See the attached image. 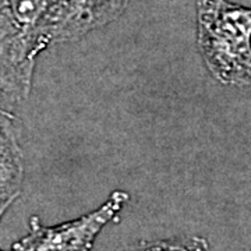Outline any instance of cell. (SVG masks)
Returning a JSON list of instances; mask_svg holds the SVG:
<instances>
[{
    "label": "cell",
    "instance_id": "cell-5",
    "mask_svg": "<svg viewBox=\"0 0 251 251\" xmlns=\"http://www.w3.org/2000/svg\"><path fill=\"white\" fill-rule=\"evenodd\" d=\"M24 156L18 140L0 145V219L21 193Z\"/></svg>",
    "mask_w": 251,
    "mask_h": 251
},
{
    "label": "cell",
    "instance_id": "cell-2",
    "mask_svg": "<svg viewBox=\"0 0 251 251\" xmlns=\"http://www.w3.org/2000/svg\"><path fill=\"white\" fill-rule=\"evenodd\" d=\"M53 0H0V91L16 105L29 95Z\"/></svg>",
    "mask_w": 251,
    "mask_h": 251
},
{
    "label": "cell",
    "instance_id": "cell-7",
    "mask_svg": "<svg viewBox=\"0 0 251 251\" xmlns=\"http://www.w3.org/2000/svg\"><path fill=\"white\" fill-rule=\"evenodd\" d=\"M18 140L17 116L13 110L0 105V145Z\"/></svg>",
    "mask_w": 251,
    "mask_h": 251
},
{
    "label": "cell",
    "instance_id": "cell-8",
    "mask_svg": "<svg viewBox=\"0 0 251 251\" xmlns=\"http://www.w3.org/2000/svg\"><path fill=\"white\" fill-rule=\"evenodd\" d=\"M0 105H1V106H4V108L10 109V110H13V109H11V108H10V106H9V103H7V100H6V99H4V97L1 95V92H0Z\"/></svg>",
    "mask_w": 251,
    "mask_h": 251
},
{
    "label": "cell",
    "instance_id": "cell-9",
    "mask_svg": "<svg viewBox=\"0 0 251 251\" xmlns=\"http://www.w3.org/2000/svg\"><path fill=\"white\" fill-rule=\"evenodd\" d=\"M0 251H3V250H1V249H0Z\"/></svg>",
    "mask_w": 251,
    "mask_h": 251
},
{
    "label": "cell",
    "instance_id": "cell-1",
    "mask_svg": "<svg viewBox=\"0 0 251 251\" xmlns=\"http://www.w3.org/2000/svg\"><path fill=\"white\" fill-rule=\"evenodd\" d=\"M197 46L211 75L224 85L251 87V7L197 0Z\"/></svg>",
    "mask_w": 251,
    "mask_h": 251
},
{
    "label": "cell",
    "instance_id": "cell-4",
    "mask_svg": "<svg viewBox=\"0 0 251 251\" xmlns=\"http://www.w3.org/2000/svg\"><path fill=\"white\" fill-rule=\"evenodd\" d=\"M128 0H53L46 18L42 49L80 41L91 31L116 21Z\"/></svg>",
    "mask_w": 251,
    "mask_h": 251
},
{
    "label": "cell",
    "instance_id": "cell-6",
    "mask_svg": "<svg viewBox=\"0 0 251 251\" xmlns=\"http://www.w3.org/2000/svg\"><path fill=\"white\" fill-rule=\"evenodd\" d=\"M117 251H214L209 242L201 236H177L159 240H140Z\"/></svg>",
    "mask_w": 251,
    "mask_h": 251
},
{
    "label": "cell",
    "instance_id": "cell-3",
    "mask_svg": "<svg viewBox=\"0 0 251 251\" xmlns=\"http://www.w3.org/2000/svg\"><path fill=\"white\" fill-rule=\"evenodd\" d=\"M128 200V193L116 190L97 209L53 226H45L39 216H31L28 233L11 246V251H92L102 229L119 222Z\"/></svg>",
    "mask_w": 251,
    "mask_h": 251
}]
</instances>
